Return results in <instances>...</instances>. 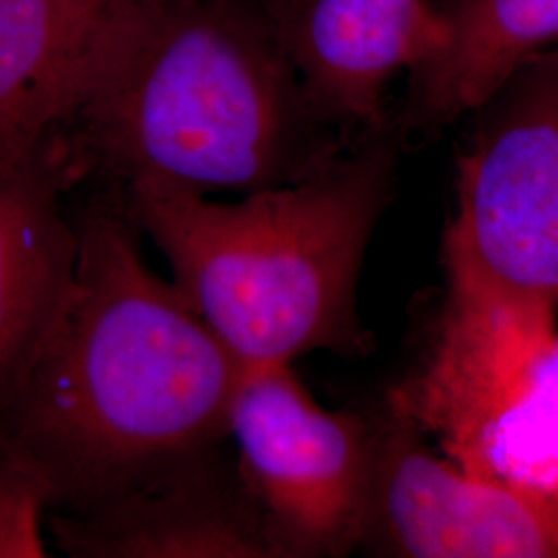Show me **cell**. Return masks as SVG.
I'll use <instances>...</instances> for the list:
<instances>
[{
  "instance_id": "obj_1",
  "label": "cell",
  "mask_w": 558,
  "mask_h": 558,
  "mask_svg": "<svg viewBox=\"0 0 558 558\" xmlns=\"http://www.w3.org/2000/svg\"><path fill=\"white\" fill-rule=\"evenodd\" d=\"M75 226V288L0 416L52 480V511L230 440L242 371L179 288L154 274L119 189Z\"/></svg>"
},
{
  "instance_id": "obj_13",
  "label": "cell",
  "mask_w": 558,
  "mask_h": 558,
  "mask_svg": "<svg viewBox=\"0 0 558 558\" xmlns=\"http://www.w3.org/2000/svg\"><path fill=\"white\" fill-rule=\"evenodd\" d=\"M57 488L36 456L0 422V558L48 557Z\"/></svg>"
},
{
  "instance_id": "obj_14",
  "label": "cell",
  "mask_w": 558,
  "mask_h": 558,
  "mask_svg": "<svg viewBox=\"0 0 558 558\" xmlns=\"http://www.w3.org/2000/svg\"><path fill=\"white\" fill-rule=\"evenodd\" d=\"M89 2H96V4H101V7H112V4H117L120 0H89Z\"/></svg>"
},
{
  "instance_id": "obj_8",
  "label": "cell",
  "mask_w": 558,
  "mask_h": 558,
  "mask_svg": "<svg viewBox=\"0 0 558 558\" xmlns=\"http://www.w3.org/2000/svg\"><path fill=\"white\" fill-rule=\"evenodd\" d=\"M46 530L73 558H274L230 440L81 509L52 511Z\"/></svg>"
},
{
  "instance_id": "obj_11",
  "label": "cell",
  "mask_w": 558,
  "mask_h": 558,
  "mask_svg": "<svg viewBox=\"0 0 558 558\" xmlns=\"http://www.w3.org/2000/svg\"><path fill=\"white\" fill-rule=\"evenodd\" d=\"M117 4L0 0V158L40 147L73 114Z\"/></svg>"
},
{
  "instance_id": "obj_3",
  "label": "cell",
  "mask_w": 558,
  "mask_h": 558,
  "mask_svg": "<svg viewBox=\"0 0 558 558\" xmlns=\"http://www.w3.org/2000/svg\"><path fill=\"white\" fill-rule=\"evenodd\" d=\"M396 182V147L366 141L302 179L220 203L119 189L170 263L186 302L242 366L311 352L366 354L356 311L362 260Z\"/></svg>"
},
{
  "instance_id": "obj_4",
  "label": "cell",
  "mask_w": 558,
  "mask_h": 558,
  "mask_svg": "<svg viewBox=\"0 0 558 558\" xmlns=\"http://www.w3.org/2000/svg\"><path fill=\"white\" fill-rule=\"evenodd\" d=\"M472 114L442 246L447 304L558 319V46Z\"/></svg>"
},
{
  "instance_id": "obj_5",
  "label": "cell",
  "mask_w": 558,
  "mask_h": 558,
  "mask_svg": "<svg viewBox=\"0 0 558 558\" xmlns=\"http://www.w3.org/2000/svg\"><path fill=\"white\" fill-rule=\"evenodd\" d=\"M558 319L445 306L428 354L385 410L470 472L558 490Z\"/></svg>"
},
{
  "instance_id": "obj_10",
  "label": "cell",
  "mask_w": 558,
  "mask_h": 558,
  "mask_svg": "<svg viewBox=\"0 0 558 558\" xmlns=\"http://www.w3.org/2000/svg\"><path fill=\"white\" fill-rule=\"evenodd\" d=\"M73 182L57 140L0 158V416L75 288L80 234L60 203Z\"/></svg>"
},
{
  "instance_id": "obj_7",
  "label": "cell",
  "mask_w": 558,
  "mask_h": 558,
  "mask_svg": "<svg viewBox=\"0 0 558 558\" xmlns=\"http://www.w3.org/2000/svg\"><path fill=\"white\" fill-rule=\"evenodd\" d=\"M359 546L405 558H558V490L470 472L424 447L389 410Z\"/></svg>"
},
{
  "instance_id": "obj_6",
  "label": "cell",
  "mask_w": 558,
  "mask_h": 558,
  "mask_svg": "<svg viewBox=\"0 0 558 558\" xmlns=\"http://www.w3.org/2000/svg\"><path fill=\"white\" fill-rule=\"evenodd\" d=\"M228 435L274 558L359 548L375 463V416L323 408L292 364L242 366Z\"/></svg>"
},
{
  "instance_id": "obj_12",
  "label": "cell",
  "mask_w": 558,
  "mask_h": 558,
  "mask_svg": "<svg viewBox=\"0 0 558 558\" xmlns=\"http://www.w3.org/2000/svg\"><path fill=\"white\" fill-rule=\"evenodd\" d=\"M449 36L410 77L420 126L472 114L519 64L558 46V0H439Z\"/></svg>"
},
{
  "instance_id": "obj_9",
  "label": "cell",
  "mask_w": 558,
  "mask_h": 558,
  "mask_svg": "<svg viewBox=\"0 0 558 558\" xmlns=\"http://www.w3.org/2000/svg\"><path fill=\"white\" fill-rule=\"evenodd\" d=\"M279 36L323 122L379 129L389 83L445 46L439 0H290Z\"/></svg>"
},
{
  "instance_id": "obj_2",
  "label": "cell",
  "mask_w": 558,
  "mask_h": 558,
  "mask_svg": "<svg viewBox=\"0 0 558 558\" xmlns=\"http://www.w3.org/2000/svg\"><path fill=\"white\" fill-rule=\"evenodd\" d=\"M319 122L278 23L239 0H120L54 137L75 179L248 195L333 158Z\"/></svg>"
}]
</instances>
